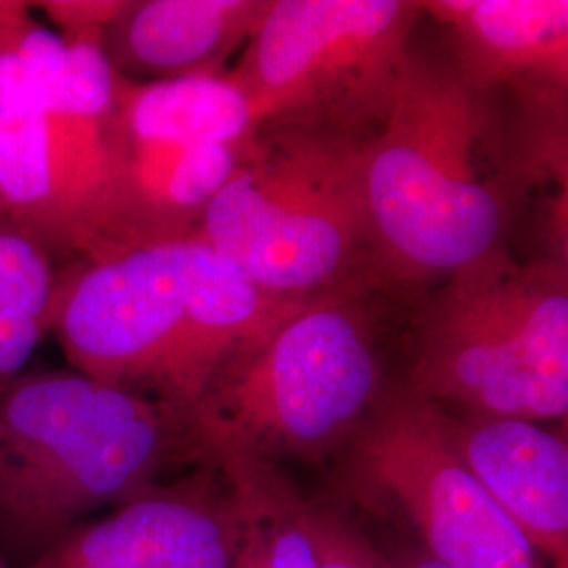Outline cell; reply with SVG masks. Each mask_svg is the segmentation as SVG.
<instances>
[{
  "mask_svg": "<svg viewBox=\"0 0 568 568\" xmlns=\"http://www.w3.org/2000/svg\"><path fill=\"white\" fill-rule=\"evenodd\" d=\"M363 175L379 286L406 304L508 248L539 185L501 98L467 82L419 28L386 121L366 140Z\"/></svg>",
  "mask_w": 568,
  "mask_h": 568,
  "instance_id": "6da1fadb",
  "label": "cell"
},
{
  "mask_svg": "<svg viewBox=\"0 0 568 568\" xmlns=\"http://www.w3.org/2000/svg\"><path fill=\"white\" fill-rule=\"evenodd\" d=\"M304 305L182 241L60 265L51 333L70 368L183 408Z\"/></svg>",
  "mask_w": 568,
  "mask_h": 568,
  "instance_id": "7a4b0ae2",
  "label": "cell"
},
{
  "mask_svg": "<svg viewBox=\"0 0 568 568\" xmlns=\"http://www.w3.org/2000/svg\"><path fill=\"white\" fill-rule=\"evenodd\" d=\"M396 304L405 302L365 288L286 316L175 408V467L328 466L396 377L387 368Z\"/></svg>",
  "mask_w": 568,
  "mask_h": 568,
  "instance_id": "3957f363",
  "label": "cell"
},
{
  "mask_svg": "<svg viewBox=\"0 0 568 568\" xmlns=\"http://www.w3.org/2000/svg\"><path fill=\"white\" fill-rule=\"evenodd\" d=\"M175 408L74 368L0 394V554L28 568L70 530L175 467Z\"/></svg>",
  "mask_w": 568,
  "mask_h": 568,
  "instance_id": "277c9868",
  "label": "cell"
},
{
  "mask_svg": "<svg viewBox=\"0 0 568 568\" xmlns=\"http://www.w3.org/2000/svg\"><path fill=\"white\" fill-rule=\"evenodd\" d=\"M410 304V394L455 415L567 422L568 260L501 248Z\"/></svg>",
  "mask_w": 568,
  "mask_h": 568,
  "instance_id": "5b68a950",
  "label": "cell"
},
{
  "mask_svg": "<svg viewBox=\"0 0 568 568\" xmlns=\"http://www.w3.org/2000/svg\"><path fill=\"white\" fill-rule=\"evenodd\" d=\"M366 140L262 126L187 241L286 302L384 291L366 206Z\"/></svg>",
  "mask_w": 568,
  "mask_h": 568,
  "instance_id": "8992f818",
  "label": "cell"
},
{
  "mask_svg": "<svg viewBox=\"0 0 568 568\" xmlns=\"http://www.w3.org/2000/svg\"><path fill=\"white\" fill-rule=\"evenodd\" d=\"M325 490L447 568H548L398 375L326 466Z\"/></svg>",
  "mask_w": 568,
  "mask_h": 568,
  "instance_id": "52a82bcc",
  "label": "cell"
},
{
  "mask_svg": "<svg viewBox=\"0 0 568 568\" xmlns=\"http://www.w3.org/2000/svg\"><path fill=\"white\" fill-rule=\"evenodd\" d=\"M422 18L413 0H272L227 77L260 126L371 138Z\"/></svg>",
  "mask_w": 568,
  "mask_h": 568,
  "instance_id": "ba28073f",
  "label": "cell"
},
{
  "mask_svg": "<svg viewBox=\"0 0 568 568\" xmlns=\"http://www.w3.org/2000/svg\"><path fill=\"white\" fill-rule=\"evenodd\" d=\"M112 116H0L2 211L60 265L89 260L110 220L121 156Z\"/></svg>",
  "mask_w": 568,
  "mask_h": 568,
  "instance_id": "9c48e42d",
  "label": "cell"
},
{
  "mask_svg": "<svg viewBox=\"0 0 568 568\" xmlns=\"http://www.w3.org/2000/svg\"><path fill=\"white\" fill-rule=\"evenodd\" d=\"M239 527L230 478L194 467L70 528L28 568H232Z\"/></svg>",
  "mask_w": 568,
  "mask_h": 568,
  "instance_id": "30bf717a",
  "label": "cell"
},
{
  "mask_svg": "<svg viewBox=\"0 0 568 568\" xmlns=\"http://www.w3.org/2000/svg\"><path fill=\"white\" fill-rule=\"evenodd\" d=\"M445 51L483 93L516 105L568 100L567 0H427Z\"/></svg>",
  "mask_w": 568,
  "mask_h": 568,
  "instance_id": "8fae6325",
  "label": "cell"
},
{
  "mask_svg": "<svg viewBox=\"0 0 568 568\" xmlns=\"http://www.w3.org/2000/svg\"><path fill=\"white\" fill-rule=\"evenodd\" d=\"M438 410L448 445L548 568H568L567 434Z\"/></svg>",
  "mask_w": 568,
  "mask_h": 568,
  "instance_id": "7c38bea8",
  "label": "cell"
},
{
  "mask_svg": "<svg viewBox=\"0 0 568 568\" xmlns=\"http://www.w3.org/2000/svg\"><path fill=\"white\" fill-rule=\"evenodd\" d=\"M116 135L121 156L114 204L89 260L187 241L244 154L215 143H142L124 140L119 131Z\"/></svg>",
  "mask_w": 568,
  "mask_h": 568,
  "instance_id": "4fadbf2b",
  "label": "cell"
},
{
  "mask_svg": "<svg viewBox=\"0 0 568 568\" xmlns=\"http://www.w3.org/2000/svg\"><path fill=\"white\" fill-rule=\"evenodd\" d=\"M272 0H124L103 32V51L124 81L222 77Z\"/></svg>",
  "mask_w": 568,
  "mask_h": 568,
  "instance_id": "5bb4252c",
  "label": "cell"
},
{
  "mask_svg": "<svg viewBox=\"0 0 568 568\" xmlns=\"http://www.w3.org/2000/svg\"><path fill=\"white\" fill-rule=\"evenodd\" d=\"M114 126L129 142L239 150L262 129L246 93L227 74L143 84L119 77Z\"/></svg>",
  "mask_w": 568,
  "mask_h": 568,
  "instance_id": "9a60e30c",
  "label": "cell"
},
{
  "mask_svg": "<svg viewBox=\"0 0 568 568\" xmlns=\"http://www.w3.org/2000/svg\"><path fill=\"white\" fill-rule=\"evenodd\" d=\"M60 264L0 213V394L51 333Z\"/></svg>",
  "mask_w": 568,
  "mask_h": 568,
  "instance_id": "2e32d148",
  "label": "cell"
},
{
  "mask_svg": "<svg viewBox=\"0 0 568 568\" xmlns=\"http://www.w3.org/2000/svg\"><path fill=\"white\" fill-rule=\"evenodd\" d=\"M224 471L241 504V527L232 568H316L300 520V487L284 467L232 459Z\"/></svg>",
  "mask_w": 568,
  "mask_h": 568,
  "instance_id": "e0dca14e",
  "label": "cell"
},
{
  "mask_svg": "<svg viewBox=\"0 0 568 568\" xmlns=\"http://www.w3.org/2000/svg\"><path fill=\"white\" fill-rule=\"evenodd\" d=\"M68 47L34 18L32 2L0 0V116L53 110Z\"/></svg>",
  "mask_w": 568,
  "mask_h": 568,
  "instance_id": "ac0fdd59",
  "label": "cell"
},
{
  "mask_svg": "<svg viewBox=\"0 0 568 568\" xmlns=\"http://www.w3.org/2000/svg\"><path fill=\"white\" fill-rule=\"evenodd\" d=\"M297 509L316 568H394L375 530L325 488H300Z\"/></svg>",
  "mask_w": 568,
  "mask_h": 568,
  "instance_id": "d6986e66",
  "label": "cell"
},
{
  "mask_svg": "<svg viewBox=\"0 0 568 568\" xmlns=\"http://www.w3.org/2000/svg\"><path fill=\"white\" fill-rule=\"evenodd\" d=\"M124 0H42L32 2L65 44L103 42V32Z\"/></svg>",
  "mask_w": 568,
  "mask_h": 568,
  "instance_id": "ffe728a7",
  "label": "cell"
},
{
  "mask_svg": "<svg viewBox=\"0 0 568 568\" xmlns=\"http://www.w3.org/2000/svg\"><path fill=\"white\" fill-rule=\"evenodd\" d=\"M382 548L386 549L387 558L392 560L394 568H447L440 562L427 558L424 551L415 548L413 544H408L405 539L387 532L384 537H377Z\"/></svg>",
  "mask_w": 568,
  "mask_h": 568,
  "instance_id": "44dd1931",
  "label": "cell"
},
{
  "mask_svg": "<svg viewBox=\"0 0 568 568\" xmlns=\"http://www.w3.org/2000/svg\"><path fill=\"white\" fill-rule=\"evenodd\" d=\"M0 568H11V565H9V562L2 558V554H0Z\"/></svg>",
  "mask_w": 568,
  "mask_h": 568,
  "instance_id": "7402d4cb",
  "label": "cell"
},
{
  "mask_svg": "<svg viewBox=\"0 0 568 568\" xmlns=\"http://www.w3.org/2000/svg\"><path fill=\"white\" fill-rule=\"evenodd\" d=\"M0 213H4V211H2V204H0Z\"/></svg>",
  "mask_w": 568,
  "mask_h": 568,
  "instance_id": "603a6c76",
  "label": "cell"
}]
</instances>
